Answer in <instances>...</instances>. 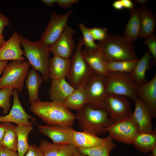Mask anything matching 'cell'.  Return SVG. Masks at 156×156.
I'll list each match as a JSON object with an SVG mask.
<instances>
[{
  "mask_svg": "<svg viewBox=\"0 0 156 156\" xmlns=\"http://www.w3.org/2000/svg\"><path fill=\"white\" fill-rule=\"evenodd\" d=\"M30 108L34 114L46 124L73 128L75 120V115L63 103L42 101L40 100L31 104Z\"/></svg>",
  "mask_w": 156,
  "mask_h": 156,
  "instance_id": "6da1fadb",
  "label": "cell"
},
{
  "mask_svg": "<svg viewBox=\"0 0 156 156\" xmlns=\"http://www.w3.org/2000/svg\"><path fill=\"white\" fill-rule=\"evenodd\" d=\"M106 61H120L137 59L135 45L132 42L118 34H109L104 40L97 43Z\"/></svg>",
  "mask_w": 156,
  "mask_h": 156,
  "instance_id": "7a4b0ae2",
  "label": "cell"
},
{
  "mask_svg": "<svg viewBox=\"0 0 156 156\" xmlns=\"http://www.w3.org/2000/svg\"><path fill=\"white\" fill-rule=\"evenodd\" d=\"M74 115L82 131L97 136L107 133V128L114 122L106 110L94 108L87 104Z\"/></svg>",
  "mask_w": 156,
  "mask_h": 156,
  "instance_id": "3957f363",
  "label": "cell"
},
{
  "mask_svg": "<svg viewBox=\"0 0 156 156\" xmlns=\"http://www.w3.org/2000/svg\"><path fill=\"white\" fill-rule=\"evenodd\" d=\"M20 34L21 46L24 49V55L33 69L42 75L43 79L49 82V54L50 46L31 41Z\"/></svg>",
  "mask_w": 156,
  "mask_h": 156,
  "instance_id": "277c9868",
  "label": "cell"
},
{
  "mask_svg": "<svg viewBox=\"0 0 156 156\" xmlns=\"http://www.w3.org/2000/svg\"><path fill=\"white\" fill-rule=\"evenodd\" d=\"M83 45V40L81 38L75 52L71 56L70 69L66 77L68 83L75 89L84 87L94 72L82 55L81 49Z\"/></svg>",
  "mask_w": 156,
  "mask_h": 156,
  "instance_id": "5b68a950",
  "label": "cell"
},
{
  "mask_svg": "<svg viewBox=\"0 0 156 156\" xmlns=\"http://www.w3.org/2000/svg\"><path fill=\"white\" fill-rule=\"evenodd\" d=\"M105 77L107 94L126 96L134 102L138 98V86L133 80L129 74L108 72Z\"/></svg>",
  "mask_w": 156,
  "mask_h": 156,
  "instance_id": "8992f818",
  "label": "cell"
},
{
  "mask_svg": "<svg viewBox=\"0 0 156 156\" xmlns=\"http://www.w3.org/2000/svg\"><path fill=\"white\" fill-rule=\"evenodd\" d=\"M30 66L28 61L14 60L8 63L1 77L0 89L12 88L21 93Z\"/></svg>",
  "mask_w": 156,
  "mask_h": 156,
  "instance_id": "52a82bcc",
  "label": "cell"
},
{
  "mask_svg": "<svg viewBox=\"0 0 156 156\" xmlns=\"http://www.w3.org/2000/svg\"><path fill=\"white\" fill-rule=\"evenodd\" d=\"M106 131L113 140L128 144H132L140 132L139 127L132 113L126 118L114 122Z\"/></svg>",
  "mask_w": 156,
  "mask_h": 156,
  "instance_id": "ba28073f",
  "label": "cell"
},
{
  "mask_svg": "<svg viewBox=\"0 0 156 156\" xmlns=\"http://www.w3.org/2000/svg\"><path fill=\"white\" fill-rule=\"evenodd\" d=\"M84 88L87 104L94 108L105 109V99L107 94L105 76L94 71Z\"/></svg>",
  "mask_w": 156,
  "mask_h": 156,
  "instance_id": "9c48e42d",
  "label": "cell"
},
{
  "mask_svg": "<svg viewBox=\"0 0 156 156\" xmlns=\"http://www.w3.org/2000/svg\"><path fill=\"white\" fill-rule=\"evenodd\" d=\"M76 8L72 9L63 14H60L55 11H53L46 29L37 42L48 46L52 45L68 25V19Z\"/></svg>",
  "mask_w": 156,
  "mask_h": 156,
  "instance_id": "30bf717a",
  "label": "cell"
},
{
  "mask_svg": "<svg viewBox=\"0 0 156 156\" xmlns=\"http://www.w3.org/2000/svg\"><path fill=\"white\" fill-rule=\"evenodd\" d=\"M105 109L114 122L126 118L132 113L129 98L114 94H107L105 99Z\"/></svg>",
  "mask_w": 156,
  "mask_h": 156,
  "instance_id": "8fae6325",
  "label": "cell"
},
{
  "mask_svg": "<svg viewBox=\"0 0 156 156\" xmlns=\"http://www.w3.org/2000/svg\"><path fill=\"white\" fill-rule=\"evenodd\" d=\"M76 31L68 25L56 41L50 46L51 53L65 58H70L75 47L73 36Z\"/></svg>",
  "mask_w": 156,
  "mask_h": 156,
  "instance_id": "7c38bea8",
  "label": "cell"
},
{
  "mask_svg": "<svg viewBox=\"0 0 156 156\" xmlns=\"http://www.w3.org/2000/svg\"><path fill=\"white\" fill-rule=\"evenodd\" d=\"M18 93L16 89H13V103L12 108L7 115L3 116H0V122L14 123L17 126L20 124L32 125L29 119H31L34 122L36 119L28 114L25 111L21 103Z\"/></svg>",
  "mask_w": 156,
  "mask_h": 156,
  "instance_id": "4fadbf2b",
  "label": "cell"
},
{
  "mask_svg": "<svg viewBox=\"0 0 156 156\" xmlns=\"http://www.w3.org/2000/svg\"><path fill=\"white\" fill-rule=\"evenodd\" d=\"M21 46L20 34L13 32L0 49V61H25Z\"/></svg>",
  "mask_w": 156,
  "mask_h": 156,
  "instance_id": "5bb4252c",
  "label": "cell"
},
{
  "mask_svg": "<svg viewBox=\"0 0 156 156\" xmlns=\"http://www.w3.org/2000/svg\"><path fill=\"white\" fill-rule=\"evenodd\" d=\"M31 122L36 126L41 133L49 138L53 143L72 144L71 133L73 128H67L55 125H41L33 121Z\"/></svg>",
  "mask_w": 156,
  "mask_h": 156,
  "instance_id": "9a60e30c",
  "label": "cell"
},
{
  "mask_svg": "<svg viewBox=\"0 0 156 156\" xmlns=\"http://www.w3.org/2000/svg\"><path fill=\"white\" fill-rule=\"evenodd\" d=\"M137 95L151 112L153 118H156V73L152 79L138 86Z\"/></svg>",
  "mask_w": 156,
  "mask_h": 156,
  "instance_id": "2e32d148",
  "label": "cell"
},
{
  "mask_svg": "<svg viewBox=\"0 0 156 156\" xmlns=\"http://www.w3.org/2000/svg\"><path fill=\"white\" fill-rule=\"evenodd\" d=\"M38 148L43 156H73L78 151L72 144L51 143L46 140L40 141Z\"/></svg>",
  "mask_w": 156,
  "mask_h": 156,
  "instance_id": "e0dca14e",
  "label": "cell"
},
{
  "mask_svg": "<svg viewBox=\"0 0 156 156\" xmlns=\"http://www.w3.org/2000/svg\"><path fill=\"white\" fill-rule=\"evenodd\" d=\"M135 107L132 115L139 127L140 132L153 131V116L150 110L139 98L135 101Z\"/></svg>",
  "mask_w": 156,
  "mask_h": 156,
  "instance_id": "ac0fdd59",
  "label": "cell"
},
{
  "mask_svg": "<svg viewBox=\"0 0 156 156\" xmlns=\"http://www.w3.org/2000/svg\"><path fill=\"white\" fill-rule=\"evenodd\" d=\"M50 80L51 86L48 93L51 101L64 103L75 89L65 78Z\"/></svg>",
  "mask_w": 156,
  "mask_h": 156,
  "instance_id": "d6986e66",
  "label": "cell"
},
{
  "mask_svg": "<svg viewBox=\"0 0 156 156\" xmlns=\"http://www.w3.org/2000/svg\"><path fill=\"white\" fill-rule=\"evenodd\" d=\"M72 144L77 148H90L102 144L105 137L101 138L94 135L84 131H79L73 129L71 133Z\"/></svg>",
  "mask_w": 156,
  "mask_h": 156,
  "instance_id": "ffe728a7",
  "label": "cell"
},
{
  "mask_svg": "<svg viewBox=\"0 0 156 156\" xmlns=\"http://www.w3.org/2000/svg\"><path fill=\"white\" fill-rule=\"evenodd\" d=\"M71 59L54 55L49 59V71L50 80L67 77L70 66Z\"/></svg>",
  "mask_w": 156,
  "mask_h": 156,
  "instance_id": "44dd1931",
  "label": "cell"
},
{
  "mask_svg": "<svg viewBox=\"0 0 156 156\" xmlns=\"http://www.w3.org/2000/svg\"><path fill=\"white\" fill-rule=\"evenodd\" d=\"M141 29L139 38L144 39L154 33L156 24L155 14L146 7H138Z\"/></svg>",
  "mask_w": 156,
  "mask_h": 156,
  "instance_id": "7402d4cb",
  "label": "cell"
},
{
  "mask_svg": "<svg viewBox=\"0 0 156 156\" xmlns=\"http://www.w3.org/2000/svg\"><path fill=\"white\" fill-rule=\"evenodd\" d=\"M129 18L123 31L124 36L133 42L139 38L140 29V16L138 7L129 10Z\"/></svg>",
  "mask_w": 156,
  "mask_h": 156,
  "instance_id": "603a6c76",
  "label": "cell"
},
{
  "mask_svg": "<svg viewBox=\"0 0 156 156\" xmlns=\"http://www.w3.org/2000/svg\"><path fill=\"white\" fill-rule=\"evenodd\" d=\"M151 58V55L147 50L142 58L139 59L132 71L129 74L131 79L138 86L147 81L146 78V73L150 68Z\"/></svg>",
  "mask_w": 156,
  "mask_h": 156,
  "instance_id": "cb8c5ba5",
  "label": "cell"
},
{
  "mask_svg": "<svg viewBox=\"0 0 156 156\" xmlns=\"http://www.w3.org/2000/svg\"><path fill=\"white\" fill-rule=\"evenodd\" d=\"M132 144L140 152L146 153L151 151L156 145V131L139 132Z\"/></svg>",
  "mask_w": 156,
  "mask_h": 156,
  "instance_id": "d4e9b609",
  "label": "cell"
},
{
  "mask_svg": "<svg viewBox=\"0 0 156 156\" xmlns=\"http://www.w3.org/2000/svg\"><path fill=\"white\" fill-rule=\"evenodd\" d=\"M84 59L94 72L105 75L107 73L105 65V60L100 53L89 51L85 48L81 50Z\"/></svg>",
  "mask_w": 156,
  "mask_h": 156,
  "instance_id": "484cf974",
  "label": "cell"
},
{
  "mask_svg": "<svg viewBox=\"0 0 156 156\" xmlns=\"http://www.w3.org/2000/svg\"><path fill=\"white\" fill-rule=\"evenodd\" d=\"M43 79L37 71L32 69L29 71L26 81L29 96L28 101L32 104L40 100L38 90Z\"/></svg>",
  "mask_w": 156,
  "mask_h": 156,
  "instance_id": "4316f807",
  "label": "cell"
},
{
  "mask_svg": "<svg viewBox=\"0 0 156 156\" xmlns=\"http://www.w3.org/2000/svg\"><path fill=\"white\" fill-rule=\"evenodd\" d=\"M87 103V96L84 87H80L75 90L68 97L64 103L70 109L79 111Z\"/></svg>",
  "mask_w": 156,
  "mask_h": 156,
  "instance_id": "83f0119b",
  "label": "cell"
},
{
  "mask_svg": "<svg viewBox=\"0 0 156 156\" xmlns=\"http://www.w3.org/2000/svg\"><path fill=\"white\" fill-rule=\"evenodd\" d=\"M33 129L32 125L20 124L16 127L18 156H24L30 146L28 142V135Z\"/></svg>",
  "mask_w": 156,
  "mask_h": 156,
  "instance_id": "f1b7e54d",
  "label": "cell"
},
{
  "mask_svg": "<svg viewBox=\"0 0 156 156\" xmlns=\"http://www.w3.org/2000/svg\"><path fill=\"white\" fill-rule=\"evenodd\" d=\"M105 138L104 142L100 146L90 148H77L78 150L89 156H109L116 145L109 135Z\"/></svg>",
  "mask_w": 156,
  "mask_h": 156,
  "instance_id": "f546056e",
  "label": "cell"
},
{
  "mask_svg": "<svg viewBox=\"0 0 156 156\" xmlns=\"http://www.w3.org/2000/svg\"><path fill=\"white\" fill-rule=\"evenodd\" d=\"M139 59L120 61H106L107 72H116L129 74L133 70Z\"/></svg>",
  "mask_w": 156,
  "mask_h": 156,
  "instance_id": "4dcf8cb0",
  "label": "cell"
},
{
  "mask_svg": "<svg viewBox=\"0 0 156 156\" xmlns=\"http://www.w3.org/2000/svg\"><path fill=\"white\" fill-rule=\"evenodd\" d=\"M3 122L6 125V129L1 145L5 148L16 152L17 144L16 127L11 122Z\"/></svg>",
  "mask_w": 156,
  "mask_h": 156,
  "instance_id": "1f68e13d",
  "label": "cell"
},
{
  "mask_svg": "<svg viewBox=\"0 0 156 156\" xmlns=\"http://www.w3.org/2000/svg\"><path fill=\"white\" fill-rule=\"evenodd\" d=\"M79 26L82 35L83 45L88 50L95 52L100 53L97 43L92 36L90 28L86 27L82 23L79 24Z\"/></svg>",
  "mask_w": 156,
  "mask_h": 156,
  "instance_id": "d6a6232c",
  "label": "cell"
},
{
  "mask_svg": "<svg viewBox=\"0 0 156 156\" xmlns=\"http://www.w3.org/2000/svg\"><path fill=\"white\" fill-rule=\"evenodd\" d=\"M14 89L7 88L0 89V107L3 109V113L7 114L10 110L11 106L10 99L13 95Z\"/></svg>",
  "mask_w": 156,
  "mask_h": 156,
  "instance_id": "836d02e7",
  "label": "cell"
},
{
  "mask_svg": "<svg viewBox=\"0 0 156 156\" xmlns=\"http://www.w3.org/2000/svg\"><path fill=\"white\" fill-rule=\"evenodd\" d=\"M90 31L94 40L99 42L105 40L109 35L107 29L104 27H93L90 28Z\"/></svg>",
  "mask_w": 156,
  "mask_h": 156,
  "instance_id": "e575fe53",
  "label": "cell"
},
{
  "mask_svg": "<svg viewBox=\"0 0 156 156\" xmlns=\"http://www.w3.org/2000/svg\"><path fill=\"white\" fill-rule=\"evenodd\" d=\"M144 43L148 48L155 64L156 63V36L155 33L144 39Z\"/></svg>",
  "mask_w": 156,
  "mask_h": 156,
  "instance_id": "d590c367",
  "label": "cell"
},
{
  "mask_svg": "<svg viewBox=\"0 0 156 156\" xmlns=\"http://www.w3.org/2000/svg\"><path fill=\"white\" fill-rule=\"evenodd\" d=\"M25 156H43L38 147L34 144H32L26 153Z\"/></svg>",
  "mask_w": 156,
  "mask_h": 156,
  "instance_id": "8d00e7d4",
  "label": "cell"
},
{
  "mask_svg": "<svg viewBox=\"0 0 156 156\" xmlns=\"http://www.w3.org/2000/svg\"><path fill=\"white\" fill-rule=\"evenodd\" d=\"M79 0H57L56 3L62 8H71L74 4H77Z\"/></svg>",
  "mask_w": 156,
  "mask_h": 156,
  "instance_id": "74e56055",
  "label": "cell"
},
{
  "mask_svg": "<svg viewBox=\"0 0 156 156\" xmlns=\"http://www.w3.org/2000/svg\"><path fill=\"white\" fill-rule=\"evenodd\" d=\"M10 25L9 18L0 10V36L3 34L4 28Z\"/></svg>",
  "mask_w": 156,
  "mask_h": 156,
  "instance_id": "f35d334b",
  "label": "cell"
},
{
  "mask_svg": "<svg viewBox=\"0 0 156 156\" xmlns=\"http://www.w3.org/2000/svg\"><path fill=\"white\" fill-rule=\"evenodd\" d=\"M0 156H18L16 152L3 147L0 148Z\"/></svg>",
  "mask_w": 156,
  "mask_h": 156,
  "instance_id": "ab89813d",
  "label": "cell"
},
{
  "mask_svg": "<svg viewBox=\"0 0 156 156\" xmlns=\"http://www.w3.org/2000/svg\"><path fill=\"white\" fill-rule=\"evenodd\" d=\"M124 8L131 9L135 7V4L130 0H121Z\"/></svg>",
  "mask_w": 156,
  "mask_h": 156,
  "instance_id": "60d3db41",
  "label": "cell"
},
{
  "mask_svg": "<svg viewBox=\"0 0 156 156\" xmlns=\"http://www.w3.org/2000/svg\"><path fill=\"white\" fill-rule=\"evenodd\" d=\"M6 129V125L4 122L0 123V148L3 147L1 145V142L5 133Z\"/></svg>",
  "mask_w": 156,
  "mask_h": 156,
  "instance_id": "b9f144b4",
  "label": "cell"
},
{
  "mask_svg": "<svg viewBox=\"0 0 156 156\" xmlns=\"http://www.w3.org/2000/svg\"><path fill=\"white\" fill-rule=\"evenodd\" d=\"M112 6L115 9L118 10H122L124 8L121 0H117L114 1L112 4Z\"/></svg>",
  "mask_w": 156,
  "mask_h": 156,
  "instance_id": "7bdbcfd3",
  "label": "cell"
},
{
  "mask_svg": "<svg viewBox=\"0 0 156 156\" xmlns=\"http://www.w3.org/2000/svg\"><path fill=\"white\" fill-rule=\"evenodd\" d=\"M134 4L142 6V7L145 6L148 2L147 0H134L133 1Z\"/></svg>",
  "mask_w": 156,
  "mask_h": 156,
  "instance_id": "ee69618b",
  "label": "cell"
},
{
  "mask_svg": "<svg viewBox=\"0 0 156 156\" xmlns=\"http://www.w3.org/2000/svg\"><path fill=\"white\" fill-rule=\"evenodd\" d=\"M41 1L48 7H53L56 3L57 0H42Z\"/></svg>",
  "mask_w": 156,
  "mask_h": 156,
  "instance_id": "f6af8a7d",
  "label": "cell"
},
{
  "mask_svg": "<svg viewBox=\"0 0 156 156\" xmlns=\"http://www.w3.org/2000/svg\"><path fill=\"white\" fill-rule=\"evenodd\" d=\"M8 63L7 61H0V75L3 73Z\"/></svg>",
  "mask_w": 156,
  "mask_h": 156,
  "instance_id": "bcb514c9",
  "label": "cell"
},
{
  "mask_svg": "<svg viewBox=\"0 0 156 156\" xmlns=\"http://www.w3.org/2000/svg\"><path fill=\"white\" fill-rule=\"evenodd\" d=\"M5 42L4 35L2 34L0 36V49L4 44Z\"/></svg>",
  "mask_w": 156,
  "mask_h": 156,
  "instance_id": "7dc6e473",
  "label": "cell"
},
{
  "mask_svg": "<svg viewBox=\"0 0 156 156\" xmlns=\"http://www.w3.org/2000/svg\"><path fill=\"white\" fill-rule=\"evenodd\" d=\"M73 156H89L85 154L82 153L78 151L75 153Z\"/></svg>",
  "mask_w": 156,
  "mask_h": 156,
  "instance_id": "c3c4849f",
  "label": "cell"
},
{
  "mask_svg": "<svg viewBox=\"0 0 156 156\" xmlns=\"http://www.w3.org/2000/svg\"><path fill=\"white\" fill-rule=\"evenodd\" d=\"M149 156H156V155H153L152 154H151V155H150Z\"/></svg>",
  "mask_w": 156,
  "mask_h": 156,
  "instance_id": "681fc988",
  "label": "cell"
},
{
  "mask_svg": "<svg viewBox=\"0 0 156 156\" xmlns=\"http://www.w3.org/2000/svg\"><path fill=\"white\" fill-rule=\"evenodd\" d=\"M0 79H1V77H0Z\"/></svg>",
  "mask_w": 156,
  "mask_h": 156,
  "instance_id": "f907efd6",
  "label": "cell"
}]
</instances>
